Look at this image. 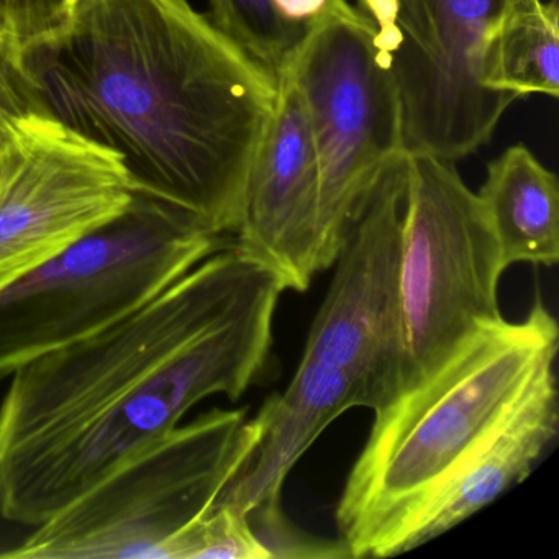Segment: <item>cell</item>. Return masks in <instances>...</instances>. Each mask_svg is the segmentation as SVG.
<instances>
[{"mask_svg": "<svg viewBox=\"0 0 559 559\" xmlns=\"http://www.w3.org/2000/svg\"><path fill=\"white\" fill-rule=\"evenodd\" d=\"M281 277L234 241L123 319L22 366L0 401V516L35 526L270 361Z\"/></svg>", "mask_w": 559, "mask_h": 559, "instance_id": "1", "label": "cell"}, {"mask_svg": "<svg viewBox=\"0 0 559 559\" xmlns=\"http://www.w3.org/2000/svg\"><path fill=\"white\" fill-rule=\"evenodd\" d=\"M22 58L45 112L120 153L140 192L234 238L273 71L189 0H87Z\"/></svg>", "mask_w": 559, "mask_h": 559, "instance_id": "2", "label": "cell"}, {"mask_svg": "<svg viewBox=\"0 0 559 559\" xmlns=\"http://www.w3.org/2000/svg\"><path fill=\"white\" fill-rule=\"evenodd\" d=\"M559 329L542 300L486 323L437 368L376 408L336 506L352 558H379L402 520L555 368Z\"/></svg>", "mask_w": 559, "mask_h": 559, "instance_id": "3", "label": "cell"}, {"mask_svg": "<svg viewBox=\"0 0 559 559\" xmlns=\"http://www.w3.org/2000/svg\"><path fill=\"white\" fill-rule=\"evenodd\" d=\"M231 243L146 192L110 224L0 293V382L140 309Z\"/></svg>", "mask_w": 559, "mask_h": 559, "instance_id": "4", "label": "cell"}, {"mask_svg": "<svg viewBox=\"0 0 559 559\" xmlns=\"http://www.w3.org/2000/svg\"><path fill=\"white\" fill-rule=\"evenodd\" d=\"M247 408H212L123 461L15 548L11 559H163L207 512L258 437Z\"/></svg>", "mask_w": 559, "mask_h": 559, "instance_id": "5", "label": "cell"}, {"mask_svg": "<svg viewBox=\"0 0 559 559\" xmlns=\"http://www.w3.org/2000/svg\"><path fill=\"white\" fill-rule=\"evenodd\" d=\"M374 37V24L361 9L329 0L281 70L299 87L316 140L320 273L335 263L359 195L402 152L397 86L382 67Z\"/></svg>", "mask_w": 559, "mask_h": 559, "instance_id": "6", "label": "cell"}, {"mask_svg": "<svg viewBox=\"0 0 559 559\" xmlns=\"http://www.w3.org/2000/svg\"><path fill=\"white\" fill-rule=\"evenodd\" d=\"M506 271L483 204L454 163L411 155L401 263L404 389L479 326L502 319Z\"/></svg>", "mask_w": 559, "mask_h": 559, "instance_id": "7", "label": "cell"}, {"mask_svg": "<svg viewBox=\"0 0 559 559\" xmlns=\"http://www.w3.org/2000/svg\"><path fill=\"white\" fill-rule=\"evenodd\" d=\"M122 155L44 110L0 116V293L123 214Z\"/></svg>", "mask_w": 559, "mask_h": 559, "instance_id": "8", "label": "cell"}, {"mask_svg": "<svg viewBox=\"0 0 559 559\" xmlns=\"http://www.w3.org/2000/svg\"><path fill=\"white\" fill-rule=\"evenodd\" d=\"M408 176L411 155L402 150L359 195L302 355L345 372L371 411L404 389L401 263Z\"/></svg>", "mask_w": 559, "mask_h": 559, "instance_id": "9", "label": "cell"}, {"mask_svg": "<svg viewBox=\"0 0 559 559\" xmlns=\"http://www.w3.org/2000/svg\"><path fill=\"white\" fill-rule=\"evenodd\" d=\"M273 119L251 166L235 247L273 270L286 290L309 289L319 267L320 173L299 87L277 74Z\"/></svg>", "mask_w": 559, "mask_h": 559, "instance_id": "10", "label": "cell"}, {"mask_svg": "<svg viewBox=\"0 0 559 559\" xmlns=\"http://www.w3.org/2000/svg\"><path fill=\"white\" fill-rule=\"evenodd\" d=\"M510 0H427L435 58L402 110V150L456 163L489 143L513 100L483 86L487 38Z\"/></svg>", "mask_w": 559, "mask_h": 559, "instance_id": "11", "label": "cell"}, {"mask_svg": "<svg viewBox=\"0 0 559 559\" xmlns=\"http://www.w3.org/2000/svg\"><path fill=\"white\" fill-rule=\"evenodd\" d=\"M555 368L546 369L507 417L402 520L379 558L450 532L522 483L558 435Z\"/></svg>", "mask_w": 559, "mask_h": 559, "instance_id": "12", "label": "cell"}, {"mask_svg": "<svg viewBox=\"0 0 559 559\" xmlns=\"http://www.w3.org/2000/svg\"><path fill=\"white\" fill-rule=\"evenodd\" d=\"M362 407L361 394L345 372L300 359L286 391L271 395L253 420V450L212 507H230L250 522L283 513L281 497L290 471L317 438L349 408Z\"/></svg>", "mask_w": 559, "mask_h": 559, "instance_id": "13", "label": "cell"}, {"mask_svg": "<svg viewBox=\"0 0 559 559\" xmlns=\"http://www.w3.org/2000/svg\"><path fill=\"white\" fill-rule=\"evenodd\" d=\"M507 270L559 261V185L525 145L510 146L487 165L477 192Z\"/></svg>", "mask_w": 559, "mask_h": 559, "instance_id": "14", "label": "cell"}, {"mask_svg": "<svg viewBox=\"0 0 559 559\" xmlns=\"http://www.w3.org/2000/svg\"><path fill=\"white\" fill-rule=\"evenodd\" d=\"M483 86L513 103L559 94L558 0H510L487 38Z\"/></svg>", "mask_w": 559, "mask_h": 559, "instance_id": "15", "label": "cell"}, {"mask_svg": "<svg viewBox=\"0 0 559 559\" xmlns=\"http://www.w3.org/2000/svg\"><path fill=\"white\" fill-rule=\"evenodd\" d=\"M207 17L222 34L276 76L309 25L284 21L273 0H209Z\"/></svg>", "mask_w": 559, "mask_h": 559, "instance_id": "16", "label": "cell"}, {"mask_svg": "<svg viewBox=\"0 0 559 559\" xmlns=\"http://www.w3.org/2000/svg\"><path fill=\"white\" fill-rule=\"evenodd\" d=\"M271 559L247 516L230 507H211L176 533L163 559Z\"/></svg>", "mask_w": 559, "mask_h": 559, "instance_id": "17", "label": "cell"}, {"mask_svg": "<svg viewBox=\"0 0 559 559\" xmlns=\"http://www.w3.org/2000/svg\"><path fill=\"white\" fill-rule=\"evenodd\" d=\"M399 27L404 45L392 58L391 73L397 86L402 110L407 109L420 93L433 64L435 35L428 14L427 0H395Z\"/></svg>", "mask_w": 559, "mask_h": 559, "instance_id": "18", "label": "cell"}, {"mask_svg": "<svg viewBox=\"0 0 559 559\" xmlns=\"http://www.w3.org/2000/svg\"><path fill=\"white\" fill-rule=\"evenodd\" d=\"M71 19V0H0V37L21 55L63 34Z\"/></svg>", "mask_w": 559, "mask_h": 559, "instance_id": "19", "label": "cell"}, {"mask_svg": "<svg viewBox=\"0 0 559 559\" xmlns=\"http://www.w3.org/2000/svg\"><path fill=\"white\" fill-rule=\"evenodd\" d=\"M31 110H44L37 87L25 70L22 55L0 37V116Z\"/></svg>", "mask_w": 559, "mask_h": 559, "instance_id": "20", "label": "cell"}, {"mask_svg": "<svg viewBox=\"0 0 559 559\" xmlns=\"http://www.w3.org/2000/svg\"><path fill=\"white\" fill-rule=\"evenodd\" d=\"M273 4L284 21L307 25L322 14L329 0H273Z\"/></svg>", "mask_w": 559, "mask_h": 559, "instance_id": "21", "label": "cell"}, {"mask_svg": "<svg viewBox=\"0 0 559 559\" xmlns=\"http://www.w3.org/2000/svg\"><path fill=\"white\" fill-rule=\"evenodd\" d=\"M87 0H71V4H73V12L76 11L80 5H83Z\"/></svg>", "mask_w": 559, "mask_h": 559, "instance_id": "22", "label": "cell"}]
</instances>
